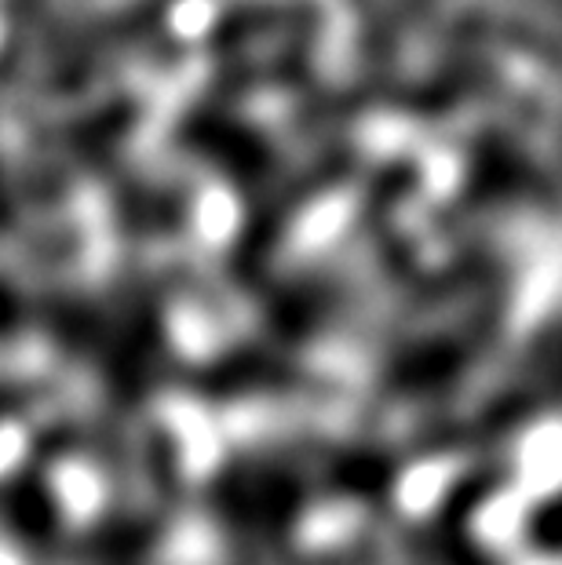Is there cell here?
Returning <instances> with one entry per match:
<instances>
[{
	"instance_id": "2",
	"label": "cell",
	"mask_w": 562,
	"mask_h": 565,
	"mask_svg": "<svg viewBox=\"0 0 562 565\" xmlns=\"http://www.w3.org/2000/svg\"><path fill=\"white\" fill-rule=\"evenodd\" d=\"M179 142L190 153L223 164L220 172L234 175H263V168L274 164V147L245 121H231L226 114H190L179 128Z\"/></svg>"
},
{
	"instance_id": "1",
	"label": "cell",
	"mask_w": 562,
	"mask_h": 565,
	"mask_svg": "<svg viewBox=\"0 0 562 565\" xmlns=\"http://www.w3.org/2000/svg\"><path fill=\"white\" fill-rule=\"evenodd\" d=\"M351 161H354L351 147L326 150L318 161H310L300 175L282 183L271 204H263L259 212L248 215L245 231L242 237H234V252H231L234 278H256L263 270V263L271 259V252L278 248V242L285 237V223H289L293 215H300L307 204L315 201V194L337 186L340 179L351 172Z\"/></svg>"
},
{
	"instance_id": "3",
	"label": "cell",
	"mask_w": 562,
	"mask_h": 565,
	"mask_svg": "<svg viewBox=\"0 0 562 565\" xmlns=\"http://www.w3.org/2000/svg\"><path fill=\"white\" fill-rule=\"evenodd\" d=\"M318 26H321L318 0H253V4L234 8L231 15L220 19V26L212 30V47L216 52H231L234 44L263 41L267 33L271 38L300 41Z\"/></svg>"
}]
</instances>
